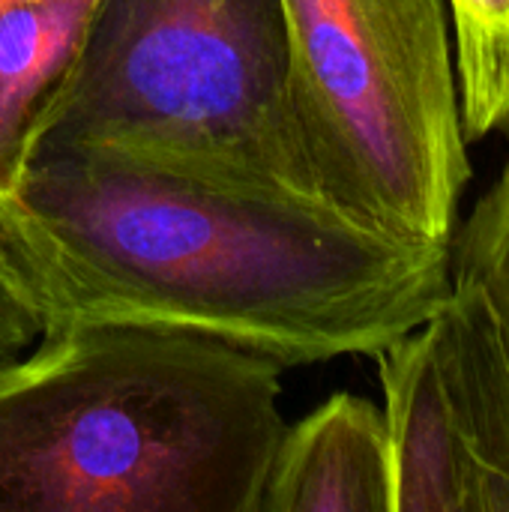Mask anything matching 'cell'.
I'll return each instance as SVG.
<instances>
[{"label":"cell","mask_w":509,"mask_h":512,"mask_svg":"<svg viewBox=\"0 0 509 512\" xmlns=\"http://www.w3.org/2000/svg\"><path fill=\"white\" fill-rule=\"evenodd\" d=\"M0 234L48 324L192 333L282 369L375 357L453 294L450 243L114 150L30 159Z\"/></svg>","instance_id":"6da1fadb"},{"label":"cell","mask_w":509,"mask_h":512,"mask_svg":"<svg viewBox=\"0 0 509 512\" xmlns=\"http://www.w3.org/2000/svg\"><path fill=\"white\" fill-rule=\"evenodd\" d=\"M279 393L216 339L48 324L0 369V512H261Z\"/></svg>","instance_id":"7a4b0ae2"},{"label":"cell","mask_w":509,"mask_h":512,"mask_svg":"<svg viewBox=\"0 0 509 512\" xmlns=\"http://www.w3.org/2000/svg\"><path fill=\"white\" fill-rule=\"evenodd\" d=\"M66 150L318 198L291 111L282 0H99L27 162Z\"/></svg>","instance_id":"3957f363"},{"label":"cell","mask_w":509,"mask_h":512,"mask_svg":"<svg viewBox=\"0 0 509 512\" xmlns=\"http://www.w3.org/2000/svg\"><path fill=\"white\" fill-rule=\"evenodd\" d=\"M312 186L390 234L450 243L471 180L447 0H282Z\"/></svg>","instance_id":"277c9868"},{"label":"cell","mask_w":509,"mask_h":512,"mask_svg":"<svg viewBox=\"0 0 509 512\" xmlns=\"http://www.w3.org/2000/svg\"><path fill=\"white\" fill-rule=\"evenodd\" d=\"M375 360L393 512H509V351L486 300L453 285Z\"/></svg>","instance_id":"5b68a950"},{"label":"cell","mask_w":509,"mask_h":512,"mask_svg":"<svg viewBox=\"0 0 509 512\" xmlns=\"http://www.w3.org/2000/svg\"><path fill=\"white\" fill-rule=\"evenodd\" d=\"M261 512H393L384 411L336 393L285 423L264 480Z\"/></svg>","instance_id":"8992f818"},{"label":"cell","mask_w":509,"mask_h":512,"mask_svg":"<svg viewBox=\"0 0 509 512\" xmlns=\"http://www.w3.org/2000/svg\"><path fill=\"white\" fill-rule=\"evenodd\" d=\"M99 0H0V207L27 165L30 135L66 81Z\"/></svg>","instance_id":"52a82bcc"},{"label":"cell","mask_w":509,"mask_h":512,"mask_svg":"<svg viewBox=\"0 0 509 512\" xmlns=\"http://www.w3.org/2000/svg\"><path fill=\"white\" fill-rule=\"evenodd\" d=\"M447 12L465 138L509 132V0H447Z\"/></svg>","instance_id":"ba28073f"},{"label":"cell","mask_w":509,"mask_h":512,"mask_svg":"<svg viewBox=\"0 0 509 512\" xmlns=\"http://www.w3.org/2000/svg\"><path fill=\"white\" fill-rule=\"evenodd\" d=\"M453 285L477 291L509 351V162L495 186L477 201L459 237L450 240Z\"/></svg>","instance_id":"9c48e42d"},{"label":"cell","mask_w":509,"mask_h":512,"mask_svg":"<svg viewBox=\"0 0 509 512\" xmlns=\"http://www.w3.org/2000/svg\"><path fill=\"white\" fill-rule=\"evenodd\" d=\"M48 312L42 294L0 234V369L21 360L45 333Z\"/></svg>","instance_id":"30bf717a"}]
</instances>
